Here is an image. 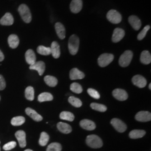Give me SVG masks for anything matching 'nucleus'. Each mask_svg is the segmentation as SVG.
Segmentation results:
<instances>
[{
  "mask_svg": "<svg viewBox=\"0 0 151 151\" xmlns=\"http://www.w3.org/2000/svg\"><path fill=\"white\" fill-rule=\"evenodd\" d=\"M80 45V39L76 35H72L68 40V47L70 54L74 55L77 53Z\"/></svg>",
  "mask_w": 151,
  "mask_h": 151,
  "instance_id": "1",
  "label": "nucleus"
},
{
  "mask_svg": "<svg viewBox=\"0 0 151 151\" xmlns=\"http://www.w3.org/2000/svg\"><path fill=\"white\" fill-rule=\"evenodd\" d=\"M86 142L87 146L92 148H100L103 146L101 139L97 135L92 134L87 137Z\"/></svg>",
  "mask_w": 151,
  "mask_h": 151,
  "instance_id": "2",
  "label": "nucleus"
},
{
  "mask_svg": "<svg viewBox=\"0 0 151 151\" xmlns=\"http://www.w3.org/2000/svg\"><path fill=\"white\" fill-rule=\"evenodd\" d=\"M18 11L22 17V19L25 23L28 24L31 22L32 16L30 10L27 5L25 4H22L19 7Z\"/></svg>",
  "mask_w": 151,
  "mask_h": 151,
  "instance_id": "3",
  "label": "nucleus"
},
{
  "mask_svg": "<svg viewBox=\"0 0 151 151\" xmlns=\"http://www.w3.org/2000/svg\"><path fill=\"white\" fill-rule=\"evenodd\" d=\"M133 57V53L131 50H126L120 57L119 65L122 67H126L130 65Z\"/></svg>",
  "mask_w": 151,
  "mask_h": 151,
  "instance_id": "4",
  "label": "nucleus"
},
{
  "mask_svg": "<svg viewBox=\"0 0 151 151\" xmlns=\"http://www.w3.org/2000/svg\"><path fill=\"white\" fill-rule=\"evenodd\" d=\"M106 17L109 22L114 24H119L122 20V15L115 10H110L107 13Z\"/></svg>",
  "mask_w": 151,
  "mask_h": 151,
  "instance_id": "5",
  "label": "nucleus"
},
{
  "mask_svg": "<svg viewBox=\"0 0 151 151\" xmlns=\"http://www.w3.org/2000/svg\"><path fill=\"white\" fill-rule=\"evenodd\" d=\"M114 58L113 54L104 53L98 58V64L101 67H105L110 64Z\"/></svg>",
  "mask_w": 151,
  "mask_h": 151,
  "instance_id": "6",
  "label": "nucleus"
},
{
  "mask_svg": "<svg viewBox=\"0 0 151 151\" xmlns=\"http://www.w3.org/2000/svg\"><path fill=\"white\" fill-rule=\"evenodd\" d=\"M111 124L116 131L120 133H123L127 129V126L120 119L113 118L111 120Z\"/></svg>",
  "mask_w": 151,
  "mask_h": 151,
  "instance_id": "7",
  "label": "nucleus"
},
{
  "mask_svg": "<svg viewBox=\"0 0 151 151\" xmlns=\"http://www.w3.org/2000/svg\"><path fill=\"white\" fill-rule=\"evenodd\" d=\"M135 119L140 122H147L151 120V114L149 111H141L135 115Z\"/></svg>",
  "mask_w": 151,
  "mask_h": 151,
  "instance_id": "8",
  "label": "nucleus"
},
{
  "mask_svg": "<svg viewBox=\"0 0 151 151\" xmlns=\"http://www.w3.org/2000/svg\"><path fill=\"white\" fill-rule=\"evenodd\" d=\"M113 95L116 100L119 101H125L128 97L127 92L120 88H116L113 90Z\"/></svg>",
  "mask_w": 151,
  "mask_h": 151,
  "instance_id": "9",
  "label": "nucleus"
},
{
  "mask_svg": "<svg viewBox=\"0 0 151 151\" xmlns=\"http://www.w3.org/2000/svg\"><path fill=\"white\" fill-rule=\"evenodd\" d=\"M125 36V31L123 29L117 27L114 29L113 36L112 41L114 43H118L120 42Z\"/></svg>",
  "mask_w": 151,
  "mask_h": 151,
  "instance_id": "10",
  "label": "nucleus"
},
{
  "mask_svg": "<svg viewBox=\"0 0 151 151\" xmlns=\"http://www.w3.org/2000/svg\"><path fill=\"white\" fill-rule=\"evenodd\" d=\"M15 137L19 142V146L21 148H24L27 146L26 133L23 130H18L15 133Z\"/></svg>",
  "mask_w": 151,
  "mask_h": 151,
  "instance_id": "11",
  "label": "nucleus"
},
{
  "mask_svg": "<svg viewBox=\"0 0 151 151\" xmlns=\"http://www.w3.org/2000/svg\"><path fill=\"white\" fill-rule=\"evenodd\" d=\"M82 0H72L70 4V10L72 13L77 14L82 9Z\"/></svg>",
  "mask_w": 151,
  "mask_h": 151,
  "instance_id": "12",
  "label": "nucleus"
},
{
  "mask_svg": "<svg viewBox=\"0 0 151 151\" xmlns=\"http://www.w3.org/2000/svg\"><path fill=\"white\" fill-rule=\"evenodd\" d=\"M30 70H36L38 71V73L40 76L43 75L44 72L45 70V65L43 61L36 62L34 65H30Z\"/></svg>",
  "mask_w": 151,
  "mask_h": 151,
  "instance_id": "13",
  "label": "nucleus"
},
{
  "mask_svg": "<svg viewBox=\"0 0 151 151\" xmlns=\"http://www.w3.org/2000/svg\"><path fill=\"white\" fill-rule=\"evenodd\" d=\"M133 83L139 88H143L147 85L146 79L141 75H135L132 78Z\"/></svg>",
  "mask_w": 151,
  "mask_h": 151,
  "instance_id": "14",
  "label": "nucleus"
},
{
  "mask_svg": "<svg viewBox=\"0 0 151 151\" xmlns=\"http://www.w3.org/2000/svg\"><path fill=\"white\" fill-rule=\"evenodd\" d=\"M128 22L130 25L135 30H138L140 29L142 26V22L140 19L137 16L135 15L130 16L128 18Z\"/></svg>",
  "mask_w": 151,
  "mask_h": 151,
  "instance_id": "15",
  "label": "nucleus"
},
{
  "mask_svg": "<svg viewBox=\"0 0 151 151\" xmlns=\"http://www.w3.org/2000/svg\"><path fill=\"white\" fill-rule=\"evenodd\" d=\"M80 125L81 128L87 130H93L96 128L95 123L88 119L82 120L80 123Z\"/></svg>",
  "mask_w": 151,
  "mask_h": 151,
  "instance_id": "16",
  "label": "nucleus"
},
{
  "mask_svg": "<svg viewBox=\"0 0 151 151\" xmlns=\"http://www.w3.org/2000/svg\"><path fill=\"white\" fill-rule=\"evenodd\" d=\"M85 74L77 69V68H74L70 70V80H81L85 77Z\"/></svg>",
  "mask_w": 151,
  "mask_h": 151,
  "instance_id": "17",
  "label": "nucleus"
},
{
  "mask_svg": "<svg viewBox=\"0 0 151 151\" xmlns=\"http://www.w3.org/2000/svg\"><path fill=\"white\" fill-rule=\"evenodd\" d=\"M25 113L35 122H40L43 120V117L32 108H27L25 109Z\"/></svg>",
  "mask_w": 151,
  "mask_h": 151,
  "instance_id": "18",
  "label": "nucleus"
},
{
  "mask_svg": "<svg viewBox=\"0 0 151 151\" xmlns=\"http://www.w3.org/2000/svg\"><path fill=\"white\" fill-rule=\"evenodd\" d=\"M14 17L9 12L6 13L0 20V24L2 25H5V26L11 25L14 24Z\"/></svg>",
  "mask_w": 151,
  "mask_h": 151,
  "instance_id": "19",
  "label": "nucleus"
},
{
  "mask_svg": "<svg viewBox=\"0 0 151 151\" xmlns=\"http://www.w3.org/2000/svg\"><path fill=\"white\" fill-rule=\"evenodd\" d=\"M50 48V51H51V54L54 57V58L57 59L60 58V46L59 44L57 42L54 41L51 44Z\"/></svg>",
  "mask_w": 151,
  "mask_h": 151,
  "instance_id": "20",
  "label": "nucleus"
},
{
  "mask_svg": "<svg viewBox=\"0 0 151 151\" xmlns=\"http://www.w3.org/2000/svg\"><path fill=\"white\" fill-rule=\"evenodd\" d=\"M55 29L58 37L60 39H64L65 37V29L64 25L60 22H57L55 24Z\"/></svg>",
  "mask_w": 151,
  "mask_h": 151,
  "instance_id": "21",
  "label": "nucleus"
},
{
  "mask_svg": "<svg viewBox=\"0 0 151 151\" xmlns=\"http://www.w3.org/2000/svg\"><path fill=\"white\" fill-rule=\"evenodd\" d=\"M25 60L29 65H34L36 62V55L32 49L27 50L25 53Z\"/></svg>",
  "mask_w": 151,
  "mask_h": 151,
  "instance_id": "22",
  "label": "nucleus"
},
{
  "mask_svg": "<svg viewBox=\"0 0 151 151\" xmlns=\"http://www.w3.org/2000/svg\"><path fill=\"white\" fill-rule=\"evenodd\" d=\"M57 128L60 132L64 134H69L72 130L69 124L63 122H60L57 124Z\"/></svg>",
  "mask_w": 151,
  "mask_h": 151,
  "instance_id": "23",
  "label": "nucleus"
},
{
  "mask_svg": "<svg viewBox=\"0 0 151 151\" xmlns=\"http://www.w3.org/2000/svg\"><path fill=\"white\" fill-rule=\"evenodd\" d=\"M8 43L11 48H16L19 44V39L15 34H11L8 38Z\"/></svg>",
  "mask_w": 151,
  "mask_h": 151,
  "instance_id": "24",
  "label": "nucleus"
},
{
  "mask_svg": "<svg viewBox=\"0 0 151 151\" xmlns=\"http://www.w3.org/2000/svg\"><path fill=\"white\" fill-rule=\"evenodd\" d=\"M140 60L144 65H149L151 63V55L150 53L147 50L143 51L140 55Z\"/></svg>",
  "mask_w": 151,
  "mask_h": 151,
  "instance_id": "25",
  "label": "nucleus"
},
{
  "mask_svg": "<svg viewBox=\"0 0 151 151\" xmlns=\"http://www.w3.org/2000/svg\"><path fill=\"white\" fill-rule=\"evenodd\" d=\"M146 134V132L143 130L135 129L132 130L129 133V137L132 139H138L142 138Z\"/></svg>",
  "mask_w": 151,
  "mask_h": 151,
  "instance_id": "26",
  "label": "nucleus"
},
{
  "mask_svg": "<svg viewBox=\"0 0 151 151\" xmlns=\"http://www.w3.org/2000/svg\"><path fill=\"white\" fill-rule=\"evenodd\" d=\"M53 99V96L49 92H43L38 96V101L40 103L44 101H52Z\"/></svg>",
  "mask_w": 151,
  "mask_h": 151,
  "instance_id": "27",
  "label": "nucleus"
},
{
  "mask_svg": "<svg viewBox=\"0 0 151 151\" xmlns=\"http://www.w3.org/2000/svg\"><path fill=\"white\" fill-rule=\"evenodd\" d=\"M45 83L50 87H55L58 84V80L53 76H46L44 77Z\"/></svg>",
  "mask_w": 151,
  "mask_h": 151,
  "instance_id": "28",
  "label": "nucleus"
},
{
  "mask_svg": "<svg viewBox=\"0 0 151 151\" xmlns=\"http://www.w3.org/2000/svg\"><path fill=\"white\" fill-rule=\"evenodd\" d=\"M60 119L69 122H73L75 119V116L73 113L69 111H62L60 114Z\"/></svg>",
  "mask_w": 151,
  "mask_h": 151,
  "instance_id": "29",
  "label": "nucleus"
},
{
  "mask_svg": "<svg viewBox=\"0 0 151 151\" xmlns=\"http://www.w3.org/2000/svg\"><path fill=\"white\" fill-rule=\"evenodd\" d=\"M25 96L26 99L30 100L32 101L34 99V88L32 86H28L27 87L25 91Z\"/></svg>",
  "mask_w": 151,
  "mask_h": 151,
  "instance_id": "30",
  "label": "nucleus"
},
{
  "mask_svg": "<svg viewBox=\"0 0 151 151\" xmlns=\"http://www.w3.org/2000/svg\"><path fill=\"white\" fill-rule=\"evenodd\" d=\"M49 140V136L46 133L43 132L40 134V137L39 140V143L41 146H46Z\"/></svg>",
  "mask_w": 151,
  "mask_h": 151,
  "instance_id": "31",
  "label": "nucleus"
},
{
  "mask_svg": "<svg viewBox=\"0 0 151 151\" xmlns=\"http://www.w3.org/2000/svg\"><path fill=\"white\" fill-rule=\"evenodd\" d=\"M25 122L24 117L22 116H19L13 118L11 121V123L14 126H20L24 124Z\"/></svg>",
  "mask_w": 151,
  "mask_h": 151,
  "instance_id": "32",
  "label": "nucleus"
},
{
  "mask_svg": "<svg viewBox=\"0 0 151 151\" xmlns=\"http://www.w3.org/2000/svg\"><path fill=\"white\" fill-rule=\"evenodd\" d=\"M90 106L92 109L100 112H105L107 110V107L103 104L93 103L91 104Z\"/></svg>",
  "mask_w": 151,
  "mask_h": 151,
  "instance_id": "33",
  "label": "nucleus"
},
{
  "mask_svg": "<svg viewBox=\"0 0 151 151\" xmlns=\"http://www.w3.org/2000/svg\"><path fill=\"white\" fill-rule=\"evenodd\" d=\"M68 102L75 108H80L82 105V103L81 100L74 96H70L68 98Z\"/></svg>",
  "mask_w": 151,
  "mask_h": 151,
  "instance_id": "34",
  "label": "nucleus"
},
{
  "mask_svg": "<svg viewBox=\"0 0 151 151\" xmlns=\"http://www.w3.org/2000/svg\"><path fill=\"white\" fill-rule=\"evenodd\" d=\"M37 52L43 55H48L51 54L50 48L46 47L43 45H40L37 48Z\"/></svg>",
  "mask_w": 151,
  "mask_h": 151,
  "instance_id": "35",
  "label": "nucleus"
},
{
  "mask_svg": "<svg viewBox=\"0 0 151 151\" xmlns=\"http://www.w3.org/2000/svg\"><path fill=\"white\" fill-rule=\"evenodd\" d=\"M62 149V147L60 144L59 143L54 142L52 143L48 146L46 151H61Z\"/></svg>",
  "mask_w": 151,
  "mask_h": 151,
  "instance_id": "36",
  "label": "nucleus"
},
{
  "mask_svg": "<svg viewBox=\"0 0 151 151\" xmlns=\"http://www.w3.org/2000/svg\"><path fill=\"white\" fill-rule=\"evenodd\" d=\"M70 89L72 91L75 92L76 93H81L83 91V89L81 85L76 82L72 83L70 85Z\"/></svg>",
  "mask_w": 151,
  "mask_h": 151,
  "instance_id": "37",
  "label": "nucleus"
},
{
  "mask_svg": "<svg viewBox=\"0 0 151 151\" xmlns=\"http://www.w3.org/2000/svg\"><path fill=\"white\" fill-rule=\"evenodd\" d=\"M150 28L151 27L150 25H146V27H145L143 29V30L138 35V37H137L138 40H142L145 38L147 33L148 32V31H149Z\"/></svg>",
  "mask_w": 151,
  "mask_h": 151,
  "instance_id": "38",
  "label": "nucleus"
},
{
  "mask_svg": "<svg viewBox=\"0 0 151 151\" xmlns=\"http://www.w3.org/2000/svg\"><path fill=\"white\" fill-rule=\"evenodd\" d=\"M87 93L91 97L95 99H99L100 98V95L99 93L93 88H88L87 90Z\"/></svg>",
  "mask_w": 151,
  "mask_h": 151,
  "instance_id": "39",
  "label": "nucleus"
},
{
  "mask_svg": "<svg viewBox=\"0 0 151 151\" xmlns=\"http://www.w3.org/2000/svg\"><path fill=\"white\" fill-rule=\"evenodd\" d=\"M16 145H17V143H16V142L11 141V142H10L5 144L3 147V149L5 151H10L12 149L16 147Z\"/></svg>",
  "mask_w": 151,
  "mask_h": 151,
  "instance_id": "40",
  "label": "nucleus"
},
{
  "mask_svg": "<svg viewBox=\"0 0 151 151\" xmlns=\"http://www.w3.org/2000/svg\"><path fill=\"white\" fill-rule=\"evenodd\" d=\"M6 82L4 77L0 75V90H3L5 88Z\"/></svg>",
  "mask_w": 151,
  "mask_h": 151,
  "instance_id": "41",
  "label": "nucleus"
},
{
  "mask_svg": "<svg viewBox=\"0 0 151 151\" xmlns=\"http://www.w3.org/2000/svg\"><path fill=\"white\" fill-rule=\"evenodd\" d=\"M4 55L3 54V53L2 52V51L0 50V62L3 61L4 60Z\"/></svg>",
  "mask_w": 151,
  "mask_h": 151,
  "instance_id": "42",
  "label": "nucleus"
},
{
  "mask_svg": "<svg viewBox=\"0 0 151 151\" xmlns=\"http://www.w3.org/2000/svg\"><path fill=\"white\" fill-rule=\"evenodd\" d=\"M24 151H33L32 150H30V149H27V150H25Z\"/></svg>",
  "mask_w": 151,
  "mask_h": 151,
  "instance_id": "43",
  "label": "nucleus"
},
{
  "mask_svg": "<svg viewBox=\"0 0 151 151\" xmlns=\"http://www.w3.org/2000/svg\"><path fill=\"white\" fill-rule=\"evenodd\" d=\"M149 88L151 90V83H150V85H149Z\"/></svg>",
  "mask_w": 151,
  "mask_h": 151,
  "instance_id": "44",
  "label": "nucleus"
},
{
  "mask_svg": "<svg viewBox=\"0 0 151 151\" xmlns=\"http://www.w3.org/2000/svg\"><path fill=\"white\" fill-rule=\"evenodd\" d=\"M0 143H1V142H0ZM0 151H1V147H0Z\"/></svg>",
  "mask_w": 151,
  "mask_h": 151,
  "instance_id": "45",
  "label": "nucleus"
},
{
  "mask_svg": "<svg viewBox=\"0 0 151 151\" xmlns=\"http://www.w3.org/2000/svg\"><path fill=\"white\" fill-rule=\"evenodd\" d=\"M0 100H1V96H0Z\"/></svg>",
  "mask_w": 151,
  "mask_h": 151,
  "instance_id": "46",
  "label": "nucleus"
}]
</instances>
